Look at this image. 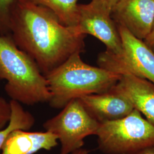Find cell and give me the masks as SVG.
<instances>
[{
	"label": "cell",
	"instance_id": "cell-1",
	"mask_svg": "<svg viewBox=\"0 0 154 154\" xmlns=\"http://www.w3.org/2000/svg\"><path fill=\"white\" fill-rule=\"evenodd\" d=\"M10 35L44 75L85 48V35L79 33L76 26L63 25L48 8L28 0H18Z\"/></svg>",
	"mask_w": 154,
	"mask_h": 154
},
{
	"label": "cell",
	"instance_id": "cell-2",
	"mask_svg": "<svg viewBox=\"0 0 154 154\" xmlns=\"http://www.w3.org/2000/svg\"><path fill=\"white\" fill-rule=\"evenodd\" d=\"M45 76L51 94L50 106L63 109L72 99L110 90L122 75L100 66L89 65L77 52Z\"/></svg>",
	"mask_w": 154,
	"mask_h": 154
},
{
	"label": "cell",
	"instance_id": "cell-3",
	"mask_svg": "<svg viewBox=\"0 0 154 154\" xmlns=\"http://www.w3.org/2000/svg\"><path fill=\"white\" fill-rule=\"evenodd\" d=\"M0 79L5 80V91L11 100L29 106L49 102L46 77L11 35H0Z\"/></svg>",
	"mask_w": 154,
	"mask_h": 154
},
{
	"label": "cell",
	"instance_id": "cell-4",
	"mask_svg": "<svg viewBox=\"0 0 154 154\" xmlns=\"http://www.w3.org/2000/svg\"><path fill=\"white\" fill-rule=\"evenodd\" d=\"M96 135L106 154H139L154 148V125L135 109L125 118L100 123Z\"/></svg>",
	"mask_w": 154,
	"mask_h": 154
},
{
	"label": "cell",
	"instance_id": "cell-5",
	"mask_svg": "<svg viewBox=\"0 0 154 154\" xmlns=\"http://www.w3.org/2000/svg\"><path fill=\"white\" fill-rule=\"evenodd\" d=\"M100 123L91 116L79 98L72 99L57 116L44 124L61 143L60 154H70L84 145V139L97 134Z\"/></svg>",
	"mask_w": 154,
	"mask_h": 154
},
{
	"label": "cell",
	"instance_id": "cell-6",
	"mask_svg": "<svg viewBox=\"0 0 154 154\" xmlns=\"http://www.w3.org/2000/svg\"><path fill=\"white\" fill-rule=\"evenodd\" d=\"M121 38L122 50L119 54L101 53L100 67L119 74L129 73L154 84V52L143 40L134 36L126 29L116 25Z\"/></svg>",
	"mask_w": 154,
	"mask_h": 154
},
{
	"label": "cell",
	"instance_id": "cell-7",
	"mask_svg": "<svg viewBox=\"0 0 154 154\" xmlns=\"http://www.w3.org/2000/svg\"><path fill=\"white\" fill-rule=\"evenodd\" d=\"M78 32L90 34L98 39L107 48L106 53L119 54L122 50L121 38L111 11L103 6L91 1L88 4L79 5Z\"/></svg>",
	"mask_w": 154,
	"mask_h": 154
},
{
	"label": "cell",
	"instance_id": "cell-8",
	"mask_svg": "<svg viewBox=\"0 0 154 154\" xmlns=\"http://www.w3.org/2000/svg\"><path fill=\"white\" fill-rule=\"evenodd\" d=\"M111 17L137 38L144 41L149 35L154 20V0H119Z\"/></svg>",
	"mask_w": 154,
	"mask_h": 154
},
{
	"label": "cell",
	"instance_id": "cell-9",
	"mask_svg": "<svg viewBox=\"0 0 154 154\" xmlns=\"http://www.w3.org/2000/svg\"><path fill=\"white\" fill-rule=\"evenodd\" d=\"M114 86L104 93L79 98L88 112L100 123L125 118L134 109L130 100Z\"/></svg>",
	"mask_w": 154,
	"mask_h": 154
},
{
	"label": "cell",
	"instance_id": "cell-10",
	"mask_svg": "<svg viewBox=\"0 0 154 154\" xmlns=\"http://www.w3.org/2000/svg\"><path fill=\"white\" fill-rule=\"evenodd\" d=\"M114 88L124 94L134 109L154 125V84L129 73L122 74Z\"/></svg>",
	"mask_w": 154,
	"mask_h": 154
},
{
	"label": "cell",
	"instance_id": "cell-11",
	"mask_svg": "<svg viewBox=\"0 0 154 154\" xmlns=\"http://www.w3.org/2000/svg\"><path fill=\"white\" fill-rule=\"evenodd\" d=\"M58 140L55 134L49 131L18 129L9 134L1 154H34L41 149L49 151L58 145Z\"/></svg>",
	"mask_w": 154,
	"mask_h": 154
},
{
	"label": "cell",
	"instance_id": "cell-12",
	"mask_svg": "<svg viewBox=\"0 0 154 154\" xmlns=\"http://www.w3.org/2000/svg\"><path fill=\"white\" fill-rule=\"evenodd\" d=\"M43 6L53 11L62 23L67 26H77L79 18L78 0H28Z\"/></svg>",
	"mask_w": 154,
	"mask_h": 154
},
{
	"label": "cell",
	"instance_id": "cell-13",
	"mask_svg": "<svg viewBox=\"0 0 154 154\" xmlns=\"http://www.w3.org/2000/svg\"><path fill=\"white\" fill-rule=\"evenodd\" d=\"M10 103L11 110V120L5 128L0 130V154L6 139L12 131L18 129L29 130L35 123L33 115L24 110L20 103L14 100H11Z\"/></svg>",
	"mask_w": 154,
	"mask_h": 154
},
{
	"label": "cell",
	"instance_id": "cell-14",
	"mask_svg": "<svg viewBox=\"0 0 154 154\" xmlns=\"http://www.w3.org/2000/svg\"><path fill=\"white\" fill-rule=\"evenodd\" d=\"M18 0H0V35L11 34V17Z\"/></svg>",
	"mask_w": 154,
	"mask_h": 154
},
{
	"label": "cell",
	"instance_id": "cell-15",
	"mask_svg": "<svg viewBox=\"0 0 154 154\" xmlns=\"http://www.w3.org/2000/svg\"><path fill=\"white\" fill-rule=\"evenodd\" d=\"M11 110L10 101L0 97V130L5 128L11 120Z\"/></svg>",
	"mask_w": 154,
	"mask_h": 154
},
{
	"label": "cell",
	"instance_id": "cell-16",
	"mask_svg": "<svg viewBox=\"0 0 154 154\" xmlns=\"http://www.w3.org/2000/svg\"><path fill=\"white\" fill-rule=\"evenodd\" d=\"M93 1L103 6V7H105V8L109 9L112 12L113 8L119 0H93Z\"/></svg>",
	"mask_w": 154,
	"mask_h": 154
},
{
	"label": "cell",
	"instance_id": "cell-17",
	"mask_svg": "<svg viewBox=\"0 0 154 154\" xmlns=\"http://www.w3.org/2000/svg\"><path fill=\"white\" fill-rule=\"evenodd\" d=\"M144 42L154 52V20L151 30Z\"/></svg>",
	"mask_w": 154,
	"mask_h": 154
},
{
	"label": "cell",
	"instance_id": "cell-18",
	"mask_svg": "<svg viewBox=\"0 0 154 154\" xmlns=\"http://www.w3.org/2000/svg\"><path fill=\"white\" fill-rule=\"evenodd\" d=\"M89 151L86 149H81L73 152L71 154H88Z\"/></svg>",
	"mask_w": 154,
	"mask_h": 154
},
{
	"label": "cell",
	"instance_id": "cell-19",
	"mask_svg": "<svg viewBox=\"0 0 154 154\" xmlns=\"http://www.w3.org/2000/svg\"><path fill=\"white\" fill-rule=\"evenodd\" d=\"M139 154H154V148L147 149Z\"/></svg>",
	"mask_w": 154,
	"mask_h": 154
}]
</instances>
